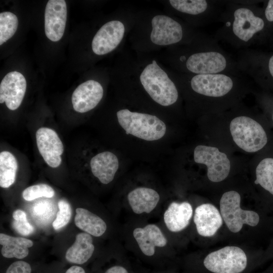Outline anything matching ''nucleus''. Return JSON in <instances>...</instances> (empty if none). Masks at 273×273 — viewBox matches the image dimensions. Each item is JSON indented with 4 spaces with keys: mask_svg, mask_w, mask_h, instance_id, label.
<instances>
[{
    "mask_svg": "<svg viewBox=\"0 0 273 273\" xmlns=\"http://www.w3.org/2000/svg\"><path fill=\"white\" fill-rule=\"evenodd\" d=\"M195 162L207 167V176L213 182H219L228 176L231 168L230 161L226 155L215 147L199 145L194 152Z\"/></svg>",
    "mask_w": 273,
    "mask_h": 273,
    "instance_id": "obj_9",
    "label": "nucleus"
},
{
    "mask_svg": "<svg viewBox=\"0 0 273 273\" xmlns=\"http://www.w3.org/2000/svg\"><path fill=\"white\" fill-rule=\"evenodd\" d=\"M151 40L154 44L166 46L176 43L182 39L181 25L172 18L162 15L154 16L152 20Z\"/></svg>",
    "mask_w": 273,
    "mask_h": 273,
    "instance_id": "obj_11",
    "label": "nucleus"
},
{
    "mask_svg": "<svg viewBox=\"0 0 273 273\" xmlns=\"http://www.w3.org/2000/svg\"><path fill=\"white\" fill-rule=\"evenodd\" d=\"M267 26L273 25V0L267 2L263 14Z\"/></svg>",
    "mask_w": 273,
    "mask_h": 273,
    "instance_id": "obj_32",
    "label": "nucleus"
},
{
    "mask_svg": "<svg viewBox=\"0 0 273 273\" xmlns=\"http://www.w3.org/2000/svg\"><path fill=\"white\" fill-rule=\"evenodd\" d=\"M140 79L145 90L158 104L168 106L176 102L178 92L175 85L155 60L144 68Z\"/></svg>",
    "mask_w": 273,
    "mask_h": 273,
    "instance_id": "obj_3",
    "label": "nucleus"
},
{
    "mask_svg": "<svg viewBox=\"0 0 273 273\" xmlns=\"http://www.w3.org/2000/svg\"><path fill=\"white\" fill-rule=\"evenodd\" d=\"M263 70L270 79L273 80V54L267 59L266 63L264 64Z\"/></svg>",
    "mask_w": 273,
    "mask_h": 273,
    "instance_id": "obj_33",
    "label": "nucleus"
},
{
    "mask_svg": "<svg viewBox=\"0 0 273 273\" xmlns=\"http://www.w3.org/2000/svg\"><path fill=\"white\" fill-rule=\"evenodd\" d=\"M59 211L56 218L53 222V226L55 230L64 227L69 222L71 217V208L69 203L65 200L58 202Z\"/></svg>",
    "mask_w": 273,
    "mask_h": 273,
    "instance_id": "obj_30",
    "label": "nucleus"
},
{
    "mask_svg": "<svg viewBox=\"0 0 273 273\" xmlns=\"http://www.w3.org/2000/svg\"><path fill=\"white\" fill-rule=\"evenodd\" d=\"M222 18L224 25L220 35L238 47L250 45L267 27L263 15L250 5L231 6Z\"/></svg>",
    "mask_w": 273,
    "mask_h": 273,
    "instance_id": "obj_1",
    "label": "nucleus"
},
{
    "mask_svg": "<svg viewBox=\"0 0 273 273\" xmlns=\"http://www.w3.org/2000/svg\"><path fill=\"white\" fill-rule=\"evenodd\" d=\"M55 195V191L50 186L40 184L33 185L26 188L22 192L23 198L30 201L40 197L52 198Z\"/></svg>",
    "mask_w": 273,
    "mask_h": 273,
    "instance_id": "obj_28",
    "label": "nucleus"
},
{
    "mask_svg": "<svg viewBox=\"0 0 273 273\" xmlns=\"http://www.w3.org/2000/svg\"><path fill=\"white\" fill-rule=\"evenodd\" d=\"M236 72L213 74L195 75L190 81L196 93L209 98H221L230 93L237 80L241 78Z\"/></svg>",
    "mask_w": 273,
    "mask_h": 273,
    "instance_id": "obj_7",
    "label": "nucleus"
},
{
    "mask_svg": "<svg viewBox=\"0 0 273 273\" xmlns=\"http://www.w3.org/2000/svg\"><path fill=\"white\" fill-rule=\"evenodd\" d=\"M0 244L2 246L1 253L7 258L23 259L27 256L29 248L33 246V242L29 239L0 234Z\"/></svg>",
    "mask_w": 273,
    "mask_h": 273,
    "instance_id": "obj_24",
    "label": "nucleus"
},
{
    "mask_svg": "<svg viewBox=\"0 0 273 273\" xmlns=\"http://www.w3.org/2000/svg\"><path fill=\"white\" fill-rule=\"evenodd\" d=\"M94 250L91 235L86 233H80L76 236L73 244L67 250L65 258L70 263L83 264L90 258Z\"/></svg>",
    "mask_w": 273,
    "mask_h": 273,
    "instance_id": "obj_21",
    "label": "nucleus"
},
{
    "mask_svg": "<svg viewBox=\"0 0 273 273\" xmlns=\"http://www.w3.org/2000/svg\"><path fill=\"white\" fill-rule=\"evenodd\" d=\"M18 162L15 157L10 152L0 153V186L8 188L15 181Z\"/></svg>",
    "mask_w": 273,
    "mask_h": 273,
    "instance_id": "obj_25",
    "label": "nucleus"
},
{
    "mask_svg": "<svg viewBox=\"0 0 273 273\" xmlns=\"http://www.w3.org/2000/svg\"><path fill=\"white\" fill-rule=\"evenodd\" d=\"M193 212L192 207L189 203L172 202L164 213V223L170 232H180L189 225Z\"/></svg>",
    "mask_w": 273,
    "mask_h": 273,
    "instance_id": "obj_18",
    "label": "nucleus"
},
{
    "mask_svg": "<svg viewBox=\"0 0 273 273\" xmlns=\"http://www.w3.org/2000/svg\"><path fill=\"white\" fill-rule=\"evenodd\" d=\"M26 81L21 73L12 71L2 79L0 84V103L4 102L11 110L20 106L26 90Z\"/></svg>",
    "mask_w": 273,
    "mask_h": 273,
    "instance_id": "obj_14",
    "label": "nucleus"
},
{
    "mask_svg": "<svg viewBox=\"0 0 273 273\" xmlns=\"http://www.w3.org/2000/svg\"><path fill=\"white\" fill-rule=\"evenodd\" d=\"M104 273H128L125 268L120 265H115L109 268Z\"/></svg>",
    "mask_w": 273,
    "mask_h": 273,
    "instance_id": "obj_34",
    "label": "nucleus"
},
{
    "mask_svg": "<svg viewBox=\"0 0 273 273\" xmlns=\"http://www.w3.org/2000/svg\"><path fill=\"white\" fill-rule=\"evenodd\" d=\"M241 197L234 191L224 193L220 200V214L228 229L233 233L241 231L243 224L255 226L259 221L257 213L240 207Z\"/></svg>",
    "mask_w": 273,
    "mask_h": 273,
    "instance_id": "obj_6",
    "label": "nucleus"
},
{
    "mask_svg": "<svg viewBox=\"0 0 273 273\" xmlns=\"http://www.w3.org/2000/svg\"><path fill=\"white\" fill-rule=\"evenodd\" d=\"M133 236L142 253L146 256H153L156 247H164L166 238L161 229L156 224H149L143 228H136L133 231Z\"/></svg>",
    "mask_w": 273,
    "mask_h": 273,
    "instance_id": "obj_17",
    "label": "nucleus"
},
{
    "mask_svg": "<svg viewBox=\"0 0 273 273\" xmlns=\"http://www.w3.org/2000/svg\"><path fill=\"white\" fill-rule=\"evenodd\" d=\"M185 64L187 70L196 75L236 72L237 69L226 55L214 46L208 50L192 54Z\"/></svg>",
    "mask_w": 273,
    "mask_h": 273,
    "instance_id": "obj_5",
    "label": "nucleus"
},
{
    "mask_svg": "<svg viewBox=\"0 0 273 273\" xmlns=\"http://www.w3.org/2000/svg\"><path fill=\"white\" fill-rule=\"evenodd\" d=\"M255 184L273 195V158H266L261 160L256 168Z\"/></svg>",
    "mask_w": 273,
    "mask_h": 273,
    "instance_id": "obj_26",
    "label": "nucleus"
},
{
    "mask_svg": "<svg viewBox=\"0 0 273 273\" xmlns=\"http://www.w3.org/2000/svg\"><path fill=\"white\" fill-rule=\"evenodd\" d=\"M92 172L103 184L111 182L118 169L116 156L109 151L103 152L93 157L90 162Z\"/></svg>",
    "mask_w": 273,
    "mask_h": 273,
    "instance_id": "obj_19",
    "label": "nucleus"
},
{
    "mask_svg": "<svg viewBox=\"0 0 273 273\" xmlns=\"http://www.w3.org/2000/svg\"><path fill=\"white\" fill-rule=\"evenodd\" d=\"M103 96L101 84L88 80L78 85L73 92L71 101L74 110L79 113L88 112L99 103Z\"/></svg>",
    "mask_w": 273,
    "mask_h": 273,
    "instance_id": "obj_15",
    "label": "nucleus"
},
{
    "mask_svg": "<svg viewBox=\"0 0 273 273\" xmlns=\"http://www.w3.org/2000/svg\"><path fill=\"white\" fill-rule=\"evenodd\" d=\"M74 222L77 228L96 237L102 236L107 230L106 222L100 217L84 208L76 209Z\"/></svg>",
    "mask_w": 273,
    "mask_h": 273,
    "instance_id": "obj_23",
    "label": "nucleus"
},
{
    "mask_svg": "<svg viewBox=\"0 0 273 273\" xmlns=\"http://www.w3.org/2000/svg\"><path fill=\"white\" fill-rule=\"evenodd\" d=\"M230 130L233 140L240 148L247 152H255L266 144L267 138L262 126L254 119L240 116L231 122Z\"/></svg>",
    "mask_w": 273,
    "mask_h": 273,
    "instance_id": "obj_4",
    "label": "nucleus"
},
{
    "mask_svg": "<svg viewBox=\"0 0 273 273\" xmlns=\"http://www.w3.org/2000/svg\"><path fill=\"white\" fill-rule=\"evenodd\" d=\"M125 32L123 24L117 20L105 23L98 31L92 42L95 54L103 55L114 50L121 41Z\"/></svg>",
    "mask_w": 273,
    "mask_h": 273,
    "instance_id": "obj_12",
    "label": "nucleus"
},
{
    "mask_svg": "<svg viewBox=\"0 0 273 273\" xmlns=\"http://www.w3.org/2000/svg\"><path fill=\"white\" fill-rule=\"evenodd\" d=\"M203 263L213 273H241L246 267L247 258L240 248L226 246L208 254Z\"/></svg>",
    "mask_w": 273,
    "mask_h": 273,
    "instance_id": "obj_8",
    "label": "nucleus"
},
{
    "mask_svg": "<svg viewBox=\"0 0 273 273\" xmlns=\"http://www.w3.org/2000/svg\"><path fill=\"white\" fill-rule=\"evenodd\" d=\"M272 118H273V116H272Z\"/></svg>",
    "mask_w": 273,
    "mask_h": 273,
    "instance_id": "obj_36",
    "label": "nucleus"
},
{
    "mask_svg": "<svg viewBox=\"0 0 273 273\" xmlns=\"http://www.w3.org/2000/svg\"><path fill=\"white\" fill-rule=\"evenodd\" d=\"M35 137L38 150L46 163L52 168L59 166L64 147L57 132L42 127L37 129Z\"/></svg>",
    "mask_w": 273,
    "mask_h": 273,
    "instance_id": "obj_10",
    "label": "nucleus"
},
{
    "mask_svg": "<svg viewBox=\"0 0 273 273\" xmlns=\"http://www.w3.org/2000/svg\"><path fill=\"white\" fill-rule=\"evenodd\" d=\"M14 221L12 222L13 229L19 234L28 236L34 232L33 226L28 221L26 213L17 209L13 214Z\"/></svg>",
    "mask_w": 273,
    "mask_h": 273,
    "instance_id": "obj_29",
    "label": "nucleus"
},
{
    "mask_svg": "<svg viewBox=\"0 0 273 273\" xmlns=\"http://www.w3.org/2000/svg\"><path fill=\"white\" fill-rule=\"evenodd\" d=\"M171 6L177 11L191 15L208 14L215 18L218 6L213 1L206 0H170Z\"/></svg>",
    "mask_w": 273,
    "mask_h": 273,
    "instance_id": "obj_22",
    "label": "nucleus"
},
{
    "mask_svg": "<svg viewBox=\"0 0 273 273\" xmlns=\"http://www.w3.org/2000/svg\"><path fill=\"white\" fill-rule=\"evenodd\" d=\"M18 26L16 15L10 12L0 14V45L11 38L16 32Z\"/></svg>",
    "mask_w": 273,
    "mask_h": 273,
    "instance_id": "obj_27",
    "label": "nucleus"
},
{
    "mask_svg": "<svg viewBox=\"0 0 273 273\" xmlns=\"http://www.w3.org/2000/svg\"><path fill=\"white\" fill-rule=\"evenodd\" d=\"M5 273H31V267L26 261H17L10 264Z\"/></svg>",
    "mask_w": 273,
    "mask_h": 273,
    "instance_id": "obj_31",
    "label": "nucleus"
},
{
    "mask_svg": "<svg viewBox=\"0 0 273 273\" xmlns=\"http://www.w3.org/2000/svg\"><path fill=\"white\" fill-rule=\"evenodd\" d=\"M67 20V5L64 0H49L44 13V29L47 37L52 41L62 37Z\"/></svg>",
    "mask_w": 273,
    "mask_h": 273,
    "instance_id": "obj_13",
    "label": "nucleus"
},
{
    "mask_svg": "<svg viewBox=\"0 0 273 273\" xmlns=\"http://www.w3.org/2000/svg\"><path fill=\"white\" fill-rule=\"evenodd\" d=\"M127 200L134 213H150L156 207L160 200V196L154 189L139 187L128 193Z\"/></svg>",
    "mask_w": 273,
    "mask_h": 273,
    "instance_id": "obj_20",
    "label": "nucleus"
},
{
    "mask_svg": "<svg viewBox=\"0 0 273 273\" xmlns=\"http://www.w3.org/2000/svg\"><path fill=\"white\" fill-rule=\"evenodd\" d=\"M116 115L119 124L127 134L152 141L160 139L165 134V123L155 115L127 109L118 111Z\"/></svg>",
    "mask_w": 273,
    "mask_h": 273,
    "instance_id": "obj_2",
    "label": "nucleus"
},
{
    "mask_svg": "<svg viewBox=\"0 0 273 273\" xmlns=\"http://www.w3.org/2000/svg\"><path fill=\"white\" fill-rule=\"evenodd\" d=\"M65 273H85V271L83 267L74 265L68 268Z\"/></svg>",
    "mask_w": 273,
    "mask_h": 273,
    "instance_id": "obj_35",
    "label": "nucleus"
},
{
    "mask_svg": "<svg viewBox=\"0 0 273 273\" xmlns=\"http://www.w3.org/2000/svg\"><path fill=\"white\" fill-rule=\"evenodd\" d=\"M194 221L198 233L209 237L213 236L222 225V218L215 206L206 203L196 208Z\"/></svg>",
    "mask_w": 273,
    "mask_h": 273,
    "instance_id": "obj_16",
    "label": "nucleus"
}]
</instances>
